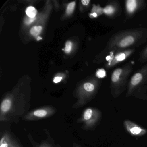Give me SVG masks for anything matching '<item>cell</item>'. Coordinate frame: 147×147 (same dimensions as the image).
<instances>
[{"instance_id": "16", "label": "cell", "mask_w": 147, "mask_h": 147, "mask_svg": "<svg viewBox=\"0 0 147 147\" xmlns=\"http://www.w3.org/2000/svg\"><path fill=\"white\" fill-rule=\"evenodd\" d=\"M72 43L70 41H68L66 44V46L65 48V51L66 53H69L71 51L72 49Z\"/></svg>"}, {"instance_id": "14", "label": "cell", "mask_w": 147, "mask_h": 147, "mask_svg": "<svg viewBox=\"0 0 147 147\" xmlns=\"http://www.w3.org/2000/svg\"><path fill=\"white\" fill-rule=\"evenodd\" d=\"M103 12L105 14H107V15H112L115 12V8L113 6L109 5L104 8Z\"/></svg>"}, {"instance_id": "1", "label": "cell", "mask_w": 147, "mask_h": 147, "mask_svg": "<svg viewBox=\"0 0 147 147\" xmlns=\"http://www.w3.org/2000/svg\"><path fill=\"white\" fill-rule=\"evenodd\" d=\"M143 31L130 30L118 32L110 39L107 45L109 50H122L136 45L143 38Z\"/></svg>"}, {"instance_id": "24", "label": "cell", "mask_w": 147, "mask_h": 147, "mask_svg": "<svg viewBox=\"0 0 147 147\" xmlns=\"http://www.w3.org/2000/svg\"><path fill=\"white\" fill-rule=\"evenodd\" d=\"M42 39V38H40V37H38V38L37 40H38H38H40V39Z\"/></svg>"}, {"instance_id": "18", "label": "cell", "mask_w": 147, "mask_h": 147, "mask_svg": "<svg viewBox=\"0 0 147 147\" xmlns=\"http://www.w3.org/2000/svg\"><path fill=\"white\" fill-rule=\"evenodd\" d=\"M140 59L142 61H144L147 60V48H146L143 51L141 55Z\"/></svg>"}, {"instance_id": "17", "label": "cell", "mask_w": 147, "mask_h": 147, "mask_svg": "<svg viewBox=\"0 0 147 147\" xmlns=\"http://www.w3.org/2000/svg\"><path fill=\"white\" fill-rule=\"evenodd\" d=\"M96 75L98 78H103L106 76V72L104 69H100L97 71Z\"/></svg>"}, {"instance_id": "3", "label": "cell", "mask_w": 147, "mask_h": 147, "mask_svg": "<svg viewBox=\"0 0 147 147\" xmlns=\"http://www.w3.org/2000/svg\"><path fill=\"white\" fill-rule=\"evenodd\" d=\"M102 117V113L94 107H88L82 111L76 123L81 124L82 129L84 131L94 130L99 125Z\"/></svg>"}, {"instance_id": "15", "label": "cell", "mask_w": 147, "mask_h": 147, "mask_svg": "<svg viewBox=\"0 0 147 147\" xmlns=\"http://www.w3.org/2000/svg\"><path fill=\"white\" fill-rule=\"evenodd\" d=\"M75 2H73L69 4L67 9V14H70L74 11L75 7Z\"/></svg>"}, {"instance_id": "12", "label": "cell", "mask_w": 147, "mask_h": 147, "mask_svg": "<svg viewBox=\"0 0 147 147\" xmlns=\"http://www.w3.org/2000/svg\"><path fill=\"white\" fill-rule=\"evenodd\" d=\"M37 11L33 7L30 6L27 7L26 10V15L30 18H35L36 15Z\"/></svg>"}, {"instance_id": "9", "label": "cell", "mask_w": 147, "mask_h": 147, "mask_svg": "<svg viewBox=\"0 0 147 147\" xmlns=\"http://www.w3.org/2000/svg\"><path fill=\"white\" fill-rule=\"evenodd\" d=\"M6 135L9 147H24L17 136L10 129L4 130Z\"/></svg>"}, {"instance_id": "4", "label": "cell", "mask_w": 147, "mask_h": 147, "mask_svg": "<svg viewBox=\"0 0 147 147\" xmlns=\"http://www.w3.org/2000/svg\"><path fill=\"white\" fill-rule=\"evenodd\" d=\"M147 80V66L139 70L131 77L128 86L126 97L135 96L138 98V94Z\"/></svg>"}, {"instance_id": "6", "label": "cell", "mask_w": 147, "mask_h": 147, "mask_svg": "<svg viewBox=\"0 0 147 147\" xmlns=\"http://www.w3.org/2000/svg\"><path fill=\"white\" fill-rule=\"evenodd\" d=\"M44 130L45 131L46 138L40 142H36L31 134L28 133L27 138L32 147H63L61 144L56 143L47 129H45Z\"/></svg>"}, {"instance_id": "7", "label": "cell", "mask_w": 147, "mask_h": 147, "mask_svg": "<svg viewBox=\"0 0 147 147\" xmlns=\"http://www.w3.org/2000/svg\"><path fill=\"white\" fill-rule=\"evenodd\" d=\"M123 125L125 130L132 136L139 137L147 134V129L130 120L125 119L123 122Z\"/></svg>"}, {"instance_id": "10", "label": "cell", "mask_w": 147, "mask_h": 147, "mask_svg": "<svg viewBox=\"0 0 147 147\" xmlns=\"http://www.w3.org/2000/svg\"><path fill=\"white\" fill-rule=\"evenodd\" d=\"M138 2L136 0H128L126 1V9L129 13H133L136 10Z\"/></svg>"}, {"instance_id": "23", "label": "cell", "mask_w": 147, "mask_h": 147, "mask_svg": "<svg viewBox=\"0 0 147 147\" xmlns=\"http://www.w3.org/2000/svg\"><path fill=\"white\" fill-rule=\"evenodd\" d=\"M92 16H93L94 17V18H95V17H96L97 16V13H92Z\"/></svg>"}, {"instance_id": "20", "label": "cell", "mask_w": 147, "mask_h": 147, "mask_svg": "<svg viewBox=\"0 0 147 147\" xmlns=\"http://www.w3.org/2000/svg\"><path fill=\"white\" fill-rule=\"evenodd\" d=\"M62 79V77H55L54 79V82L55 83H58L60 82Z\"/></svg>"}, {"instance_id": "2", "label": "cell", "mask_w": 147, "mask_h": 147, "mask_svg": "<svg viewBox=\"0 0 147 147\" xmlns=\"http://www.w3.org/2000/svg\"><path fill=\"white\" fill-rule=\"evenodd\" d=\"M132 70L130 65L117 69L111 76V90L112 95L116 98L125 90L127 79Z\"/></svg>"}, {"instance_id": "11", "label": "cell", "mask_w": 147, "mask_h": 147, "mask_svg": "<svg viewBox=\"0 0 147 147\" xmlns=\"http://www.w3.org/2000/svg\"><path fill=\"white\" fill-rule=\"evenodd\" d=\"M0 147H9L8 141L5 130L1 132L0 139Z\"/></svg>"}, {"instance_id": "22", "label": "cell", "mask_w": 147, "mask_h": 147, "mask_svg": "<svg viewBox=\"0 0 147 147\" xmlns=\"http://www.w3.org/2000/svg\"><path fill=\"white\" fill-rule=\"evenodd\" d=\"M82 3L84 5H87L89 4L90 1L89 0H82Z\"/></svg>"}, {"instance_id": "13", "label": "cell", "mask_w": 147, "mask_h": 147, "mask_svg": "<svg viewBox=\"0 0 147 147\" xmlns=\"http://www.w3.org/2000/svg\"><path fill=\"white\" fill-rule=\"evenodd\" d=\"M42 27L41 26H35L32 27L30 30V33L34 36H38L42 31Z\"/></svg>"}, {"instance_id": "8", "label": "cell", "mask_w": 147, "mask_h": 147, "mask_svg": "<svg viewBox=\"0 0 147 147\" xmlns=\"http://www.w3.org/2000/svg\"><path fill=\"white\" fill-rule=\"evenodd\" d=\"M133 52L132 50H127L124 51H120L116 53L115 55H110L107 58V67H111L115 66L116 64L125 60L127 57L129 56Z\"/></svg>"}, {"instance_id": "5", "label": "cell", "mask_w": 147, "mask_h": 147, "mask_svg": "<svg viewBox=\"0 0 147 147\" xmlns=\"http://www.w3.org/2000/svg\"><path fill=\"white\" fill-rule=\"evenodd\" d=\"M57 112V109L53 106H43L29 111L22 118V120L28 122L42 120L52 117Z\"/></svg>"}, {"instance_id": "21", "label": "cell", "mask_w": 147, "mask_h": 147, "mask_svg": "<svg viewBox=\"0 0 147 147\" xmlns=\"http://www.w3.org/2000/svg\"><path fill=\"white\" fill-rule=\"evenodd\" d=\"M72 146H73V147H83L80 144L77 142H74L73 143Z\"/></svg>"}, {"instance_id": "19", "label": "cell", "mask_w": 147, "mask_h": 147, "mask_svg": "<svg viewBox=\"0 0 147 147\" xmlns=\"http://www.w3.org/2000/svg\"><path fill=\"white\" fill-rule=\"evenodd\" d=\"M36 20V18H28L26 19L25 20V23L27 25H30L33 22Z\"/></svg>"}]
</instances>
